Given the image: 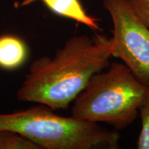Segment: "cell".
I'll use <instances>...</instances> for the list:
<instances>
[{
    "mask_svg": "<svg viewBox=\"0 0 149 149\" xmlns=\"http://www.w3.org/2000/svg\"><path fill=\"white\" fill-rule=\"evenodd\" d=\"M111 57L106 35H74L53 57L44 55L32 61L17 99L44 104L54 111L68 109L93 74L109 66Z\"/></svg>",
    "mask_w": 149,
    "mask_h": 149,
    "instance_id": "6da1fadb",
    "label": "cell"
},
{
    "mask_svg": "<svg viewBox=\"0 0 149 149\" xmlns=\"http://www.w3.org/2000/svg\"><path fill=\"white\" fill-rule=\"evenodd\" d=\"M97 72L74 99L71 116L106 123L117 130L135 122L149 91L124 63L113 62Z\"/></svg>",
    "mask_w": 149,
    "mask_h": 149,
    "instance_id": "3957f363",
    "label": "cell"
},
{
    "mask_svg": "<svg viewBox=\"0 0 149 149\" xmlns=\"http://www.w3.org/2000/svg\"><path fill=\"white\" fill-rule=\"evenodd\" d=\"M141 126L140 133L137 139V148L149 149V91L144 103L139 109Z\"/></svg>",
    "mask_w": 149,
    "mask_h": 149,
    "instance_id": "ba28073f",
    "label": "cell"
},
{
    "mask_svg": "<svg viewBox=\"0 0 149 149\" xmlns=\"http://www.w3.org/2000/svg\"><path fill=\"white\" fill-rule=\"evenodd\" d=\"M0 149H40V147L15 132L0 130Z\"/></svg>",
    "mask_w": 149,
    "mask_h": 149,
    "instance_id": "52a82bcc",
    "label": "cell"
},
{
    "mask_svg": "<svg viewBox=\"0 0 149 149\" xmlns=\"http://www.w3.org/2000/svg\"><path fill=\"white\" fill-rule=\"evenodd\" d=\"M113 22L112 56L120 59L141 83L149 86V29L128 0H103Z\"/></svg>",
    "mask_w": 149,
    "mask_h": 149,
    "instance_id": "277c9868",
    "label": "cell"
},
{
    "mask_svg": "<svg viewBox=\"0 0 149 149\" xmlns=\"http://www.w3.org/2000/svg\"><path fill=\"white\" fill-rule=\"evenodd\" d=\"M0 130L20 134L40 149L121 148L118 130L72 116H61L42 104L13 113H0Z\"/></svg>",
    "mask_w": 149,
    "mask_h": 149,
    "instance_id": "7a4b0ae2",
    "label": "cell"
},
{
    "mask_svg": "<svg viewBox=\"0 0 149 149\" xmlns=\"http://www.w3.org/2000/svg\"><path fill=\"white\" fill-rule=\"evenodd\" d=\"M135 13L149 29V0H128Z\"/></svg>",
    "mask_w": 149,
    "mask_h": 149,
    "instance_id": "9c48e42d",
    "label": "cell"
},
{
    "mask_svg": "<svg viewBox=\"0 0 149 149\" xmlns=\"http://www.w3.org/2000/svg\"><path fill=\"white\" fill-rule=\"evenodd\" d=\"M37 0H22L20 6L31 4ZM52 12L86 26L93 31H101L100 19L88 15L79 0H40Z\"/></svg>",
    "mask_w": 149,
    "mask_h": 149,
    "instance_id": "5b68a950",
    "label": "cell"
},
{
    "mask_svg": "<svg viewBox=\"0 0 149 149\" xmlns=\"http://www.w3.org/2000/svg\"><path fill=\"white\" fill-rule=\"evenodd\" d=\"M28 48L23 40L13 35L0 37V68L14 70L24 64Z\"/></svg>",
    "mask_w": 149,
    "mask_h": 149,
    "instance_id": "8992f818",
    "label": "cell"
}]
</instances>
